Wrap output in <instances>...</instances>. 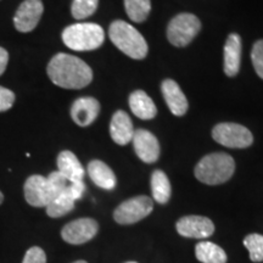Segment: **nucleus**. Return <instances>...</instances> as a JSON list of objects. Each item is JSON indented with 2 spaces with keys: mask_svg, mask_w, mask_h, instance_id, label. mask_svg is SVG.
<instances>
[{
  "mask_svg": "<svg viewBox=\"0 0 263 263\" xmlns=\"http://www.w3.org/2000/svg\"><path fill=\"white\" fill-rule=\"evenodd\" d=\"M47 178L49 180V183H50L51 188H52V190H54L55 195L57 196L59 195V194H61L62 192H64V190L67 189V186L70 185V183H71V182H68V180L66 179L60 172H59V171H57V172H51L47 177Z\"/></svg>",
  "mask_w": 263,
  "mask_h": 263,
  "instance_id": "nucleus-27",
  "label": "nucleus"
},
{
  "mask_svg": "<svg viewBox=\"0 0 263 263\" xmlns=\"http://www.w3.org/2000/svg\"><path fill=\"white\" fill-rule=\"evenodd\" d=\"M43 11L42 0H25L14 16L15 28L21 33L32 32L41 21Z\"/></svg>",
  "mask_w": 263,
  "mask_h": 263,
  "instance_id": "nucleus-10",
  "label": "nucleus"
},
{
  "mask_svg": "<svg viewBox=\"0 0 263 263\" xmlns=\"http://www.w3.org/2000/svg\"><path fill=\"white\" fill-rule=\"evenodd\" d=\"M124 8L132 21L144 22L151 11L150 0H124Z\"/></svg>",
  "mask_w": 263,
  "mask_h": 263,
  "instance_id": "nucleus-23",
  "label": "nucleus"
},
{
  "mask_svg": "<svg viewBox=\"0 0 263 263\" xmlns=\"http://www.w3.org/2000/svg\"><path fill=\"white\" fill-rule=\"evenodd\" d=\"M47 72L52 83L65 89H82L93 81V71L83 60L60 52L49 61Z\"/></svg>",
  "mask_w": 263,
  "mask_h": 263,
  "instance_id": "nucleus-1",
  "label": "nucleus"
},
{
  "mask_svg": "<svg viewBox=\"0 0 263 263\" xmlns=\"http://www.w3.org/2000/svg\"><path fill=\"white\" fill-rule=\"evenodd\" d=\"M99 0H73L71 14L76 20H84L97 11Z\"/></svg>",
  "mask_w": 263,
  "mask_h": 263,
  "instance_id": "nucleus-24",
  "label": "nucleus"
},
{
  "mask_svg": "<svg viewBox=\"0 0 263 263\" xmlns=\"http://www.w3.org/2000/svg\"><path fill=\"white\" fill-rule=\"evenodd\" d=\"M235 171L234 159L228 154L213 153L200 160L195 167V177L207 185H218L232 178Z\"/></svg>",
  "mask_w": 263,
  "mask_h": 263,
  "instance_id": "nucleus-2",
  "label": "nucleus"
},
{
  "mask_svg": "<svg viewBox=\"0 0 263 263\" xmlns=\"http://www.w3.org/2000/svg\"><path fill=\"white\" fill-rule=\"evenodd\" d=\"M74 197L72 196L70 192V185L67 189L64 190L61 194H59L54 200L45 207L47 209V215L51 218H60L70 213L74 209Z\"/></svg>",
  "mask_w": 263,
  "mask_h": 263,
  "instance_id": "nucleus-21",
  "label": "nucleus"
},
{
  "mask_svg": "<svg viewBox=\"0 0 263 263\" xmlns=\"http://www.w3.org/2000/svg\"><path fill=\"white\" fill-rule=\"evenodd\" d=\"M154 202L147 196H136L126 200L117 206L114 212V218L118 224H134L141 221L153 212Z\"/></svg>",
  "mask_w": 263,
  "mask_h": 263,
  "instance_id": "nucleus-7",
  "label": "nucleus"
},
{
  "mask_svg": "<svg viewBox=\"0 0 263 263\" xmlns=\"http://www.w3.org/2000/svg\"><path fill=\"white\" fill-rule=\"evenodd\" d=\"M201 29V22L195 15L179 14L171 20L167 27V38L174 47H185L192 43Z\"/></svg>",
  "mask_w": 263,
  "mask_h": 263,
  "instance_id": "nucleus-5",
  "label": "nucleus"
},
{
  "mask_svg": "<svg viewBox=\"0 0 263 263\" xmlns=\"http://www.w3.org/2000/svg\"><path fill=\"white\" fill-rule=\"evenodd\" d=\"M8 62H9V52L6 49L0 47V76L5 72Z\"/></svg>",
  "mask_w": 263,
  "mask_h": 263,
  "instance_id": "nucleus-31",
  "label": "nucleus"
},
{
  "mask_svg": "<svg viewBox=\"0 0 263 263\" xmlns=\"http://www.w3.org/2000/svg\"><path fill=\"white\" fill-rule=\"evenodd\" d=\"M244 245L249 250L252 262H263V235L249 234L244 239Z\"/></svg>",
  "mask_w": 263,
  "mask_h": 263,
  "instance_id": "nucleus-25",
  "label": "nucleus"
},
{
  "mask_svg": "<svg viewBox=\"0 0 263 263\" xmlns=\"http://www.w3.org/2000/svg\"><path fill=\"white\" fill-rule=\"evenodd\" d=\"M177 232L182 236L192 239H206L215 232V224L210 218L202 216L182 217L176 224Z\"/></svg>",
  "mask_w": 263,
  "mask_h": 263,
  "instance_id": "nucleus-11",
  "label": "nucleus"
},
{
  "mask_svg": "<svg viewBox=\"0 0 263 263\" xmlns=\"http://www.w3.org/2000/svg\"><path fill=\"white\" fill-rule=\"evenodd\" d=\"M15 93L8 88L0 87V112H5L14 106Z\"/></svg>",
  "mask_w": 263,
  "mask_h": 263,
  "instance_id": "nucleus-29",
  "label": "nucleus"
},
{
  "mask_svg": "<svg viewBox=\"0 0 263 263\" xmlns=\"http://www.w3.org/2000/svg\"><path fill=\"white\" fill-rule=\"evenodd\" d=\"M241 61V38L236 33H232L224 45V73L234 77L239 73Z\"/></svg>",
  "mask_w": 263,
  "mask_h": 263,
  "instance_id": "nucleus-16",
  "label": "nucleus"
},
{
  "mask_svg": "<svg viewBox=\"0 0 263 263\" xmlns=\"http://www.w3.org/2000/svg\"><path fill=\"white\" fill-rule=\"evenodd\" d=\"M251 60L256 73L263 80V41L255 43L251 51Z\"/></svg>",
  "mask_w": 263,
  "mask_h": 263,
  "instance_id": "nucleus-26",
  "label": "nucleus"
},
{
  "mask_svg": "<svg viewBox=\"0 0 263 263\" xmlns=\"http://www.w3.org/2000/svg\"><path fill=\"white\" fill-rule=\"evenodd\" d=\"M3 201H4V195H3V193L0 192V205H2Z\"/></svg>",
  "mask_w": 263,
  "mask_h": 263,
  "instance_id": "nucleus-32",
  "label": "nucleus"
},
{
  "mask_svg": "<svg viewBox=\"0 0 263 263\" xmlns=\"http://www.w3.org/2000/svg\"><path fill=\"white\" fill-rule=\"evenodd\" d=\"M110 134L118 145H127L134 136V128L130 117L124 111H116L110 123Z\"/></svg>",
  "mask_w": 263,
  "mask_h": 263,
  "instance_id": "nucleus-15",
  "label": "nucleus"
},
{
  "mask_svg": "<svg viewBox=\"0 0 263 263\" xmlns=\"http://www.w3.org/2000/svg\"><path fill=\"white\" fill-rule=\"evenodd\" d=\"M24 192L26 201L33 207H47L57 196L47 177L39 174L28 177L25 182Z\"/></svg>",
  "mask_w": 263,
  "mask_h": 263,
  "instance_id": "nucleus-8",
  "label": "nucleus"
},
{
  "mask_svg": "<svg viewBox=\"0 0 263 263\" xmlns=\"http://www.w3.org/2000/svg\"><path fill=\"white\" fill-rule=\"evenodd\" d=\"M212 137L217 143L230 149H245L254 141L251 132L238 123H219L213 128Z\"/></svg>",
  "mask_w": 263,
  "mask_h": 263,
  "instance_id": "nucleus-6",
  "label": "nucleus"
},
{
  "mask_svg": "<svg viewBox=\"0 0 263 263\" xmlns=\"http://www.w3.org/2000/svg\"><path fill=\"white\" fill-rule=\"evenodd\" d=\"M88 174L95 185L105 190H112L116 186V176L106 163L93 160L88 163Z\"/></svg>",
  "mask_w": 263,
  "mask_h": 263,
  "instance_id": "nucleus-18",
  "label": "nucleus"
},
{
  "mask_svg": "<svg viewBox=\"0 0 263 263\" xmlns=\"http://www.w3.org/2000/svg\"><path fill=\"white\" fill-rule=\"evenodd\" d=\"M108 35L116 48L132 59L141 60L147 54V44L139 31L122 20H117L110 25Z\"/></svg>",
  "mask_w": 263,
  "mask_h": 263,
  "instance_id": "nucleus-3",
  "label": "nucleus"
},
{
  "mask_svg": "<svg viewBox=\"0 0 263 263\" xmlns=\"http://www.w3.org/2000/svg\"><path fill=\"white\" fill-rule=\"evenodd\" d=\"M22 263H47V255L39 246H33L26 252Z\"/></svg>",
  "mask_w": 263,
  "mask_h": 263,
  "instance_id": "nucleus-28",
  "label": "nucleus"
},
{
  "mask_svg": "<svg viewBox=\"0 0 263 263\" xmlns=\"http://www.w3.org/2000/svg\"><path fill=\"white\" fill-rule=\"evenodd\" d=\"M161 90L166 101L167 106L170 107L171 112L174 116H183L188 111L189 104L186 100L183 90L177 84V82L172 80H164L161 84Z\"/></svg>",
  "mask_w": 263,
  "mask_h": 263,
  "instance_id": "nucleus-14",
  "label": "nucleus"
},
{
  "mask_svg": "<svg viewBox=\"0 0 263 263\" xmlns=\"http://www.w3.org/2000/svg\"><path fill=\"white\" fill-rule=\"evenodd\" d=\"M58 168L62 176L65 177L68 182H80L83 180L84 168L82 166L80 160L72 151L65 150L61 151L58 156Z\"/></svg>",
  "mask_w": 263,
  "mask_h": 263,
  "instance_id": "nucleus-17",
  "label": "nucleus"
},
{
  "mask_svg": "<svg viewBox=\"0 0 263 263\" xmlns=\"http://www.w3.org/2000/svg\"><path fill=\"white\" fill-rule=\"evenodd\" d=\"M99 232L98 222L93 218H78L67 223L61 230V236L67 244L82 245L94 238Z\"/></svg>",
  "mask_w": 263,
  "mask_h": 263,
  "instance_id": "nucleus-9",
  "label": "nucleus"
},
{
  "mask_svg": "<svg viewBox=\"0 0 263 263\" xmlns=\"http://www.w3.org/2000/svg\"><path fill=\"white\" fill-rule=\"evenodd\" d=\"M70 192L72 194V196L74 197V200H80L85 192V185L83 180L70 183Z\"/></svg>",
  "mask_w": 263,
  "mask_h": 263,
  "instance_id": "nucleus-30",
  "label": "nucleus"
},
{
  "mask_svg": "<svg viewBox=\"0 0 263 263\" xmlns=\"http://www.w3.org/2000/svg\"><path fill=\"white\" fill-rule=\"evenodd\" d=\"M151 192L156 202L166 203L171 199V183L166 173L161 170H156L151 176Z\"/></svg>",
  "mask_w": 263,
  "mask_h": 263,
  "instance_id": "nucleus-22",
  "label": "nucleus"
},
{
  "mask_svg": "<svg viewBox=\"0 0 263 263\" xmlns=\"http://www.w3.org/2000/svg\"><path fill=\"white\" fill-rule=\"evenodd\" d=\"M129 107L132 112L140 120H151L156 116L157 108L153 99L143 90H136L129 97Z\"/></svg>",
  "mask_w": 263,
  "mask_h": 263,
  "instance_id": "nucleus-19",
  "label": "nucleus"
},
{
  "mask_svg": "<svg viewBox=\"0 0 263 263\" xmlns=\"http://www.w3.org/2000/svg\"><path fill=\"white\" fill-rule=\"evenodd\" d=\"M133 145L137 156L145 163H154L160 157V144L157 138L146 129L134 130Z\"/></svg>",
  "mask_w": 263,
  "mask_h": 263,
  "instance_id": "nucleus-12",
  "label": "nucleus"
},
{
  "mask_svg": "<svg viewBox=\"0 0 263 263\" xmlns=\"http://www.w3.org/2000/svg\"><path fill=\"white\" fill-rule=\"evenodd\" d=\"M195 256L201 263H227V254L221 246L211 241H201L195 246Z\"/></svg>",
  "mask_w": 263,
  "mask_h": 263,
  "instance_id": "nucleus-20",
  "label": "nucleus"
},
{
  "mask_svg": "<svg viewBox=\"0 0 263 263\" xmlns=\"http://www.w3.org/2000/svg\"><path fill=\"white\" fill-rule=\"evenodd\" d=\"M62 41L74 51H90L103 45L105 32L97 24H74L64 29Z\"/></svg>",
  "mask_w": 263,
  "mask_h": 263,
  "instance_id": "nucleus-4",
  "label": "nucleus"
},
{
  "mask_svg": "<svg viewBox=\"0 0 263 263\" xmlns=\"http://www.w3.org/2000/svg\"><path fill=\"white\" fill-rule=\"evenodd\" d=\"M126 263H137V262H126Z\"/></svg>",
  "mask_w": 263,
  "mask_h": 263,
  "instance_id": "nucleus-34",
  "label": "nucleus"
},
{
  "mask_svg": "<svg viewBox=\"0 0 263 263\" xmlns=\"http://www.w3.org/2000/svg\"><path fill=\"white\" fill-rule=\"evenodd\" d=\"M73 263H88V262H85V261H83V259H81V261H76Z\"/></svg>",
  "mask_w": 263,
  "mask_h": 263,
  "instance_id": "nucleus-33",
  "label": "nucleus"
},
{
  "mask_svg": "<svg viewBox=\"0 0 263 263\" xmlns=\"http://www.w3.org/2000/svg\"><path fill=\"white\" fill-rule=\"evenodd\" d=\"M100 112V104L95 98L77 99L71 106V117L80 127H88L97 120Z\"/></svg>",
  "mask_w": 263,
  "mask_h": 263,
  "instance_id": "nucleus-13",
  "label": "nucleus"
}]
</instances>
